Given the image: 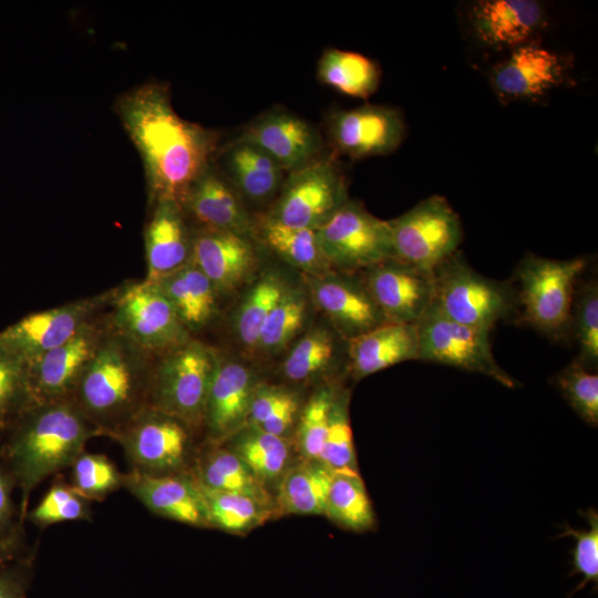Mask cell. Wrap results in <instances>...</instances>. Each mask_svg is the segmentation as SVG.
Listing matches in <instances>:
<instances>
[{"mask_svg":"<svg viewBox=\"0 0 598 598\" xmlns=\"http://www.w3.org/2000/svg\"><path fill=\"white\" fill-rule=\"evenodd\" d=\"M100 316L68 341L25 363L27 408L72 398L109 329V317Z\"/></svg>","mask_w":598,"mask_h":598,"instance_id":"cell-13","label":"cell"},{"mask_svg":"<svg viewBox=\"0 0 598 598\" xmlns=\"http://www.w3.org/2000/svg\"><path fill=\"white\" fill-rule=\"evenodd\" d=\"M185 216L183 206L175 200L161 199L153 203L144 233V280L155 282L190 261L193 233L188 229Z\"/></svg>","mask_w":598,"mask_h":598,"instance_id":"cell-22","label":"cell"},{"mask_svg":"<svg viewBox=\"0 0 598 598\" xmlns=\"http://www.w3.org/2000/svg\"><path fill=\"white\" fill-rule=\"evenodd\" d=\"M317 235L333 272L353 275L393 258L389 221L351 199L317 229Z\"/></svg>","mask_w":598,"mask_h":598,"instance_id":"cell-9","label":"cell"},{"mask_svg":"<svg viewBox=\"0 0 598 598\" xmlns=\"http://www.w3.org/2000/svg\"><path fill=\"white\" fill-rule=\"evenodd\" d=\"M307 282L312 302L346 341L386 323L361 279L329 272Z\"/></svg>","mask_w":598,"mask_h":598,"instance_id":"cell-18","label":"cell"},{"mask_svg":"<svg viewBox=\"0 0 598 598\" xmlns=\"http://www.w3.org/2000/svg\"><path fill=\"white\" fill-rule=\"evenodd\" d=\"M570 333L578 344V360L590 370L598 365V283L589 279L576 289Z\"/></svg>","mask_w":598,"mask_h":598,"instance_id":"cell-41","label":"cell"},{"mask_svg":"<svg viewBox=\"0 0 598 598\" xmlns=\"http://www.w3.org/2000/svg\"><path fill=\"white\" fill-rule=\"evenodd\" d=\"M237 138L259 147L287 174L320 158L322 150L318 130L281 107L261 113Z\"/></svg>","mask_w":598,"mask_h":598,"instance_id":"cell-17","label":"cell"},{"mask_svg":"<svg viewBox=\"0 0 598 598\" xmlns=\"http://www.w3.org/2000/svg\"><path fill=\"white\" fill-rule=\"evenodd\" d=\"M255 238L307 276L333 272L322 254L317 230L285 226L264 216L255 223Z\"/></svg>","mask_w":598,"mask_h":598,"instance_id":"cell-29","label":"cell"},{"mask_svg":"<svg viewBox=\"0 0 598 598\" xmlns=\"http://www.w3.org/2000/svg\"><path fill=\"white\" fill-rule=\"evenodd\" d=\"M91 503L71 485L56 481L42 499L31 511H28L25 519L39 527L90 519L92 515Z\"/></svg>","mask_w":598,"mask_h":598,"instance_id":"cell-44","label":"cell"},{"mask_svg":"<svg viewBox=\"0 0 598 598\" xmlns=\"http://www.w3.org/2000/svg\"><path fill=\"white\" fill-rule=\"evenodd\" d=\"M587 264L582 257L558 260L525 256L516 269L522 320L555 340L570 334L576 285Z\"/></svg>","mask_w":598,"mask_h":598,"instance_id":"cell-5","label":"cell"},{"mask_svg":"<svg viewBox=\"0 0 598 598\" xmlns=\"http://www.w3.org/2000/svg\"><path fill=\"white\" fill-rule=\"evenodd\" d=\"M192 429L152 406L138 412L114 437L130 471L146 475L188 473Z\"/></svg>","mask_w":598,"mask_h":598,"instance_id":"cell-12","label":"cell"},{"mask_svg":"<svg viewBox=\"0 0 598 598\" xmlns=\"http://www.w3.org/2000/svg\"><path fill=\"white\" fill-rule=\"evenodd\" d=\"M217 358L218 351L193 338L155 357L148 406L176 417L192 430L202 426Z\"/></svg>","mask_w":598,"mask_h":598,"instance_id":"cell-4","label":"cell"},{"mask_svg":"<svg viewBox=\"0 0 598 598\" xmlns=\"http://www.w3.org/2000/svg\"><path fill=\"white\" fill-rule=\"evenodd\" d=\"M336 353L333 332L323 328L311 329L288 352L282 363V373L292 382L308 381L329 368Z\"/></svg>","mask_w":598,"mask_h":598,"instance_id":"cell-39","label":"cell"},{"mask_svg":"<svg viewBox=\"0 0 598 598\" xmlns=\"http://www.w3.org/2000/svg\"><path fill=\"white\" fill-rule=\"evenodd\" d=\"M123 487L152 513L196 527H209L200 486L192 474L146 475L124 473Z\"/></svg>","mask_w":598,"mask_h":598,"instance_id":"cell-21","label":"cell"},{"mask_svg":"<svg viewBox=\"0 0 598 598\" xmlns=\"http://www.w3.org/2000/svg\"><path fill=\"white\" fill-rule=\"evenodd\" d=\"M198 484L206 502L210 526L229 533H245L262 524L271 514L270 506L250 496Z\"/></svg>","mask_w":598,"mask_h":598,"instance_id":"cell-36","label":"cell"},{"mask_svg":"<svg viewBox=\"0 0 598 598\" xmlns=\"http://www.w3.org/2000/svg\"><path fill=\"white\" fill-rule=\"evenodd\" d=\"M320 82L357 99H368L380 85L381 73L368 56L339 49L326 50L318 61Z\"/></svg>","mask_w":598,"mask_h":598,"instance_id":"cell-32","label":"cell"},{"mask_svg":"<svg viewBox=\"0 0 598 598\" xmlns=\"http://www.w3.org/2000/svg\"><path fill=\"white\" fill-rule=\"evenodd\" d=\"M327 127L334 150L351 158L390 154L402 143L405 133L400 111L372 104L332 112Z\"/></svg>","mask_w":598,"mask_h":598,"instance_id":"cell-16","label":"cell"},{"mask_svg":"<svg viewBox=\"0 0 598 598\" xmlns=\"http://www.w3.org/2000/svg\"><path fill=\"white\" fill-rule=\"evenodd\" d=\"M300 413L298 395L280 385L257 383L247 424L285 437Z\"/></svg>","mask_w":598,"mask_h":598,"instance_id":"cell-37","label":"cell"},{"mask_svg":"<svg viewBox=\"0 0 598 598\" xmlns=\"http://www.w3.org/2000/svg\"><path fill=\"white\" fill-rule=\"evenodd\" d=\"M350 392L337 388L330 409L329 424L319 461L332 471H358L352 429L349 417Z\"/></svg>","mask_w":598,"mask_h":598,"instance_id":"cell-40","label":"cell"},{"mask_svg":"<svg viewBox=\"0 0 598 598\" xmlns=\"http://www.w3.org/2000/svg\"><path fill=\"white\" fill-rule=\"evenodd\" d=\"M332 474L333 471L319 460L303 458L289 467L278 489L280 511L296 515L324 514Z\"/></svg>","mask_w":598,"mask_h":598,"instance_id":"cell-30","label":"cell"},{"mask_svg":"<svg viewBox=\"0 0 598 598\" xmlns=\"http://www.w3.org/2000/svg\"><path fill=\"white\" fill-rule=\"evenodd\" d=\"M153 283L165 295L189 332L202 329L215 317L219 295L192 261Z\"/></svg>","mask_w":598,"mask_h":598,"instance_id":"cell-28","label":"cell"},{"mask_svg":"<svg viewBox=\"0 0 598 598\" xmlns=\"http://www.w3.org/2000/svg\"><path fill=\"white\" fill-rule=\"evenodd\" d=\"M336 390L334 385L319 388L300 410L297 444L303 458L319 460Z\"/></svg>","mask_w":598,"mask_h":598,"instance_id":"cell-45","label":"cell"},{"mask_svg":"<svg viewBox=\"0 0 598 598\" xmlns=\"http://www.w3.org/2000/svg\"><path fill=\"white\" fill-rule=\"evenodd\" d=\"M257 383L248 367L218 353L203 423L212 444L228 440L246 426Z\"/></svg>","mask_w":598,"mask_h":598,"instance_id":"cell-19","label":"cell"},{"mask_svg":"<svg viewBox=\"0 0 598 598\" xmlns=\"http://www.w3.org/2000/svg\"><path fill=\"white\" fill-rule=\"evenodd\" d=\"M117 112L145 169L150 200L179 203L210 165L218 135L181 117L167 87L147 83L121 96Z\"/></svg>","mask_w":598,"mask_h":598,"instance_id":"cell-1","label":"cell"},{"mask_svg":"<svg viewBox=\"0 0 598 598\" xmlns=\"http://www.w3.org/2000/svg\"><path fill=\"white\" fill-rule=\"evenodd\" d=\"M574 412L588 425L598 424V374L574 360L554 379Z\"/></svg>","mask_w":598,"mask_h":598,"instance_id":"cell-43","label":"cell"},{"mask_svg":"<svg viewBox=\"0 0 598 598\" xmlns=\"http://www.w3.org/2000/svg\"><path fill=\"white\" fill-rule=\"evenodd\" d=\"M25 364L0 350V432L27 409Z\"/></svg>","mask_w":598,"mask_h":598,"instance_id":"cell-47","label":"cell"},{"mask_svg":"<svg viewBox=\"0 0 598 598\" xmlns=\"http://www.w3.org/2000/svg\"><path fill=\"white\" fill-rule=\"evenodd\" d=\"M324 515L353 532H365L373 527L375 517L372 503L359 471H333Z\"/></svg>","mask_w":598,"mask_h":598,"instance_id":"cell-33","label":"cell"},{"mask_svg":"<svg viewBox=\"0 0 598 598\" xmlns=\"http://www.w3.org/2000/svg\"><path fill=\"white\" fill-rule=\"evenodd\" d=\"M346 179L332 158L320 157L287 174L267 218L317 230L347 200Z\"/></svg>","mask_w":598,"mask_h":598,"instance_id":"cell-11","label":"cell"},{"mask_svg":"<svg viewBox=\"0 0 598 598\" xmlns=\"http://www.w3.org/2000/svg\"><path fill=\"white\" fill-rule=\"evenodd\" d=\"M411 360H419L416 324L386 322L347 341L348 369L355 380Z\"/></svg>","mask_w":598,"mask_h":598,"instance_id":"cell-25","label":"cell"},{"mask_svg":"<svg viewBox=\"0 0 598 598\" xmlns=\"http://www.w3.org/2000/svg\"><path fill=\"white\" fill-rule=\"evenodd\" d=\"M307 307L305 292L288 288L266 319L256 351L272 355L283 350L302 329Z\"/></svg>","mask_w":598,"mask_h":598,"instance_id":"cell-38","label":"cell"},{"mask_svg":"<svg viewBox=\"0 0 598 598\" xmlns=\"http://www.w3.org/2000/svg\"><path fill=\"white\" fill-rule=\"evenodd\" d=\"M110 307L112 328L153 357L192 338L168 299L153 282L143 280L116 288Z\"/></svg>","mask_w":598,"mask_h":598,"instance_id":"cell-7","label":"cell"},{"mask_svg":"<svg viewBox=\"0 0 598 598\" xmlns=\"http://www.w3.org/2000/svg\"><path fill=\"white\" fill-rule=\"evenodd\" d=\"M436 307L450 319L491 331L518 306L515 288L484 277L457 251L433 270Z\"/></svg>","mask_w":598,"mask_h":598,"instance_id":"cell-6","label":"cell"},{"mask_svg":"<svg viewBox=\"0 0 598 598\" xmlns=\"http://www.w3.org/2000/svg\"><path fill=\"white\" fill-rule=\"evenodd\" d=\"M17 487L16 482L6 466L0 462V537L11 532L19 520H16L19 514L16 511L12 499L13 489Z\"/></svg>","mask_w":598,"mask_h":598,"instance_id":"cell-49","label":"cell"},{"mask_svg":"<svg viewBox=\"0 0 598 598\" xmlns=\"http://www.w3.org/2000/svg\"><path fill=\"white\" fill-rule=\"evenodd\" d=\"M393 258L433 271L457 251L461 220L443 196L432 195L394 219L388 220Z\"/></svg>","mask_w":598,"mask_h":598,"instance_id":"cell-8","label":"cell"},{"mask_svg":"<svg viewBox=\"0 0 598 598\" xmlns=\"http://www.w3.org/2000/svg\"><path fill=\"white\" fill-rule=\"evenodd\" d=\"M116 289L27 315L0 331V350L24 364L72 338L110 306Z\"/></svg>","mask_w":598,"mask_h":598,"instance_id":"cell-14","label":"cell"},{"mask_svg":"<svg viewBox=\"0 0 598 598\" xmlns=\"http://www.w3.org/2000/svg\"><path fill=\"white\" fill-rule=\"evenodd\" d=\"M200 455L192 474L204 486L243 494L271 506V497L266 486L252 471L228 447L217 444Z\"/></svg>","mask_w":598,"mask_h":598,"instance_id":"cell-31","label":"cell"},{"mask_svg":"<svg viewBox=\"0 0 598 598\" xmlns=\"http://www.w3.org/2000/svg\"><path fill=\"white\" fill-rule=\"evenodd\" d=\"M32 556L21 555L0 570V598H28Z\"/></svg>","mask_w":598,"mask_h":598,"instance_id":"cell-48","label":"cell"},{"mask_svg":"<svg viewBox=\"0 0 598 598\" xmlns=\"http://www.w3.org/2000/svg\"><path fill=\"white\" fill-rule=\"evenodd\" d=\"M545 11L535 0H483L471 11L477 38L492 47L517 48L540 28Z\"/></svg>","mask_w":598,"mask_h":598,"instance_id":"cell-26","label":"cell"},{"mask_svg":"<svg viewBox=\"0 0 598 598\" xmlns=\"http://www.w3.org/2000/svg\"><path fill=\"white\" fill-rule=\"evenodd\" d=\"M231 450L266 485L288 470L290 448L287 440L246 425L229 439Z\"/></svg>","mask_w":598,"mask_h":598,"instance_id":"cell-34","label":"cell"},{"mask_svg":"<svg viewBox=\"0 0 598 598\" xmlns=\"http://www.w3.org/2000/svg\"><path fill=\"white\" fill-rule=\"evenodd\" d=\"M23 524L18 523L11 532L0 537V570L23 555Z\"/></svg>","mask_w":598,"mask_h":598,"instance_id":"cell-50","label":"cell"},{"mask_svg":"<svg viewBox=\"0 0 598 598\" xmlns=\"http://www.w3.org/2000/svg\"><path fill=\"white\" fill-rule=\"evenodd\" d=\"M182 206L185 214L194 217L200 227L255 239V221L247 213L241 197L212 165L192 184Z\"/></svg>","mask_w":598,"mask_h":598,"instance_id":"cell-23","label":"cell"},{"mask_svg":"<svg viewBox=\"0 0 598 598\" xmlns=\"http://www.w3.org/2000/svg\"><path fill=\"white\" fill-rule=\"evenodd\" d=\"M563 76L564 64L559 55L525 43L495 68L492 84L505 97L534 99L558 85Z\"/></svg>","mask_w":598,"mask_h":598,"instance_id":"cell-24","label":"cell"},{"mask_svg":"<svg viewBox=\"0 0 598 598\" xmlns=\"http://www.w3.org/2000/svg\"><path fill=\"white\" fill-rule=\"evenodd\" d=\"M154 359L110 323L71 398L101 435L113 439L148 406Z\"/></svg>","mask_w":598,"mask_h":598,"instance_id":"cell-3","label":"cell"},{"mask_svg":"<svg viewBox=\"0 0 598 598\" xmlns=\"http://www.w3.org/2000/svg\"><path fill=\"white\" fill-rule=\"evenodd\" d=\"M288 288L279 275L267 272L246 292L233 318L234 333L244 348L257 350L265 321Z\"/></svg>","mask_w":598,"mask_h":598,"instance_id":"cell-35","label":"cell"},{"mask_svg":"<svg viewBox=\"0 0 598 598\" xmlns=\"http://www.w3.org/2000/svg\"><path fill=\"white\" fill-rule=\"evenodd\" d=\"M224 177L241 197L262 204L276 198L287 173L264 151L236 138L220 154Z\"/></svg>","mask_w":598,"mask_h":598,"instance_id":"cell-27","label":"cell"},{"mask_svg":"<svg viewBox=\"0 0 598 598\" xmlns=\"http://www.w3.org/2000/svg\"><path fill=\"white\" fill-rule=\"evenodd\" d=\"M6 432L1 463L20 491L22 524L34 488L47 477L70 468L87 441L101 435L71 399L27 408Z\"/></svg>","mask_w":598,"mask_h":598,"instance_id":"cell-2","label":"cell"},{"mask_svg":"<svg viewBox=\"0 0 598 598\" xmlns=\"http://www.w3.org/2000/svg\"><path fill=\"white\" fill-rule=\"evenodd\" d=\"M419 360L486 375L514 389L519 383L496 361L489 331L447 318L433 302L416 323Z\"/></svg>","mask_w":598,"mask_h":598,"instance_id":"cell-10","label":"cell"},{"mask_svg":"<svg viewBox=\"0 0 598 598\" xmlns=\"http://www.w3.org/2000/svg\"><path fill=\"white\" fill-rule=\"evenodd\" d=\"M254 238L231 231L200 227L192 237L190 261L219 293L243 286L258 265Z\"/></svg>","mask_w":598,"mask_h":598,"instance_id":"cell-20","label":"cell"},{"mask_svg":"<svg viewBox=\"0 0 598 598\" xmlns=\"http://www.w3.org/2000/svg\"><path fill=\"white\" fill-rule=\"evenodd\" d=\"M580 514L587 520V528L575 529L565 523L560 526L561 534L558 535V537L570 536L574 538L571 574L582 576L579 586L570 596L582 589L588 582H594L595 586L598 584V514L595 508L581 511Z\"/></svg>","mask_w":598,"mask_h":598,"instance_id":"cell-46","label":"cell"},{"mask_svg":"<svg viewBox=\"0 0 598 598\" xmlns=\"http://www.w3.org/2000/svg\"><path fill=\"white\" fill-rule=\"evenodd\" d=\"M70 468V485L91 502L102 501L123 487L124 473L104 454L84 451Z\"/></svg>","mask_w":598,"mask_h":598,"instance_id":"cell-42","label":"cell"},{"mask_svg":"<svg viewBox=\"0 0 598 598\" xmlns=\"http://www.w3.org/2000/svg\"><path fill=\"white\" fill-rule=\"evenodd\" d=\"M361 281L389 323L416 324L434 300L433 271L395 258L363 270Z\"/></svg>","mask_w":598,"mask_h":598,"instance_id":"cell-15","label":"cell"}]
</instances>
